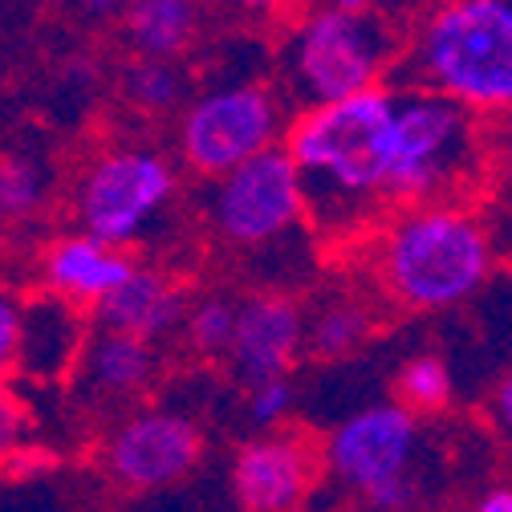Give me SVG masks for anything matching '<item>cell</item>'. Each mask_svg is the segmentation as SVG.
<instances>
[{
  "label": "cell",
  "instance_id": "1",
  "mask_svg": "<svg viewBox=\"0 0 512 512\" xmlns=\"http://www.w3.org/2000/svg\"><path fill=\"white\" fill-rule=\"evenodd\" d=\"M399 90L374 86L338 102L301 106L285 147L301 167L305 212L322 228H354L391 200Z\"/></svg>",
  "mask_w": 512,
  "mask_h": 512
},
{
  "label": "cell",
  "instance_id": "2",
  "mask_svg": "<svg viewBox=\"0 0 512 512\" xmlns=\"http://www.w3.org/2000/svg\"><path fill=\"white\" fill-rule=\"evenodd\" d=\"M391 82L439 90L484 118L512 114V0H439L419 13Z\"/></svg>",
  "mask_w": 512,
  "mask_h": 512
},
{
  "label": "cell",
  "instance_id": "3",
  "mask_svg": "<svg viewBox=\"0 0 512 512\" xmlns=\"http://www.w3.org/2000/svg\"><path fill=\"white\" fill-rule=\"evenodd\" d=\"M403 25L391 13H342L309 5L281 41V78L297 106L338 102L387 86L403 53Z\"/></svg>",
  "mask_w": 512,
  "mask_h": 512
},
{
  "label": "cell",
  "instance_id": "4",
  "mask_svg": "<svg viewBox=\"0 0 512 512\" xmlns=\"http://www.w3.org/2000/svg\"><path fill=\"white\" fill-rule=\"evenodd\" d=\"M395 155L391 200L395 204H447L468 191L484 171V131L472 106L423 86H395Z\"/></svg>",
  "mask_w": 512,
  "mask_h": 512
},
{
  "label": "cell",
  "instance_id": "5",
  "mask_svg": "<svg viewBox=\"0 0 512 512\" xmlns=\"http://www.w3.org/2000/svg\"><path fill=\"white\" fill-rule=\"evenodd\" d=\"M492 269V244L456 204H415L387 236L382 277L411 309H447L472 297Z\"/></svg>",
  "mask_w": 512,
  "mask_h": 512
},
{
  "label": "cell",
  "instance_id": "6",
  "mask_svg": "<svg viewBox=\"0 0 512 512\" xmlns=\"http://www.w3.org/2000/svg\"><path fill=\"white\" fill-rule=\"evenodd\" d=\"M281 126V102L269 86L224 82L187 102L179 118V155L191 171L220 179L252 155L277 147Z\"/></svg>",
  "mask_w": 512,
  "mask_h": 512
},
{
  "label": "cell",
  "instance_id": "7",
  "mask_svg": "<svg viewBox=\"0 0 512 512\" xmlns=\"http://www.w3.org/2000/svg\"><path fill=\"white\" fill-rule=\"evenodd\" d=\"M305 216V183L289 147H269L212 187V220L232 244H265Z\"/></svg>",
  "mask_w": 512,
  "mask_h": 512
},
{
  "label": "cell",
  "instance_id": "8",
  "mask_svg": "<svg viewBox=\"0 0 512 512\" xmlns=\"http://www.w3.org/2000/svg\"><path fill=\"white\" fill-rule=\"evenodd\" d=\"M175 175L155 151H110L78 183V216L86 232L126 244L171 200Z\"/></svg>",
  "mask_w": 512,
  "mask_h": 512
},
{
  "label": "cell",
  "instance_id": "9",
  "mask_svg": "<svg viewBox=\"0 0 512 512\" xmlns=\"http://www.w3.org/2000/svg\"><path fill=\"white\" fill-rule=\"evenodd\" d=\"M411 415L415 411H407L403 403H382V407H366L354 419H346L330 439L334 472L362 492L403 480V468L415 447Z\"/></svg>",
  "mask_w": 512,
  "mask_h": 512
},
{
  "label": "cell",
  "instance_id": "10",
  "mask_svg": "<svg viewBox=\"0 0 512 512\" xmlns=\"http://www.w3.org/2000/svg\"><path fill=\"white\" fill-rule=\"evenodd\" d=\"M200 447V431L183 415L151 411L110 439V472L131 488H163L196 468Z\"/></svg>",
  "mask_w": 512,
  "mask_h": 512
},
{
  "label": "cell",
  "instance_id": "11",
  "mask_svg": "<svg viewBox=\"0 0 512 512\" xmlns=\"http://www.w3.org/2000/svg\"><path fill=\"white\" fill-rule=\"evenodd\" d=\"M301 313L285 297H256L240 305L236 342L228 350L232 370L244 387H261L269 378H281L301 346Z\"/></svg>",
  "mask_w": 512,
  "mask_h": 512
},
{
  "label": "cell",
  "instance_id": "12",
  "mask_svg": "<svg viewBox=\"0 0 512 512\" xmlns=\"http://www.w3.org/2000/svg\"><path fill=\"white\" fill-rule=\"evenodd\" d=\"M232 492L244 512H297L309 492V460L289 439H256L240 447Z\"/></svg>",
  "mask_w": 512,
  "mask_h": 512
},
{
  "label": "cell",
  "instance_id": "13",
  "mask_svg": "<svg viewBox=\"0 0 512 512\" xmlns=\"http://www.w3.org/2000/svg\"><path fill=\"white\" fill-rule=\"evenodd\" d=\"M114 248L118 244H110V240H102L94 232L57 240L45 252V285L57 297L98 305L106 293H114L126 277L135 273V265Z\"/></svg>",
  "mask_w": 512,
  "mask_h": 512
},
{
  "label": "cell",
  "instance_id": "14",
  "mask_svg": "<svg viewBox=\"0 0 512 512\" xmlns=\"http://www.w3.org/2000/svg\"><path fill=\"white\" fill-rule=\"evenodd\" d=\"M98 326L102 330H122V334H139V338H159L171 326H179L183 313V297L155 273L135 269L114 293H106L98 305Z\"/></svg>",
  "mask_w": 512,
  "mask_h": 512
},
{
  "label": "cell",
  "instance_id": "15",
  "mask_svg": "<svg viewBox=\"0 0 512 512\" xmlns=\"http://www.w3.org/2000/svg\"><path fill=\"white\" fill-rule=\"evenodd\" d=\"M200 25H204L200 0H135V9L122 21V33L135 53L179 57L196 45Z\"/></svg>",
  "mask_w": 512,
  "mask_h": 512
},
{
  "label": "cell",
  "instance_id": "16",
  "mask_svg": "<svg viewBox=\"0 0 512 512\" xmlns=\"http://www.w3.org/2000/svg\"><path fill=\"white\" fill-rule=\"evenodd\" d=\"M86 366H90V387H98L106 395L135 391L139 382L151 374L147 338L122 334V330H102L86 350Z\"/></svg>",
  "mask_w": 512,
  "mask_h": 512
},
{
  "label": "cell",
  "instance_id": "17",
  "mask_svg": "<svg viewBox=\"0 0 512 512\" xmlns=\"http://www.w3.org/2000/svg\"><path fill=\"white\" fill-rule=\"evenodd\" d=\"M122 94L147 114H171L191 94V74L175 57H147L135 53V61L122 74Z\"/></svg>",
  "mask_w": 512,
  "mask_h": 512
},
{
  "label": "cell",
  "instance_id": "18",
  "mask_svg": "<svg viewBox=\"0 0 512 512\" xmlns=\"http://www.w3.org/2000/svg\"><path fill=\"white\" fill-rule=\"evenodd\" d=\"M78 342V330H74V317H70V305H45V309H25L21 317V342H17V354L29 370H57L66 362V354L74 350Z\"/></svg>",
  "mask_w": 512,
  "mask_h": 512
},
{
  "label": "cell",
  "instance_id": "19",
  "mask_svg": "<svg viewBox=\"0 0 512 512\" xmlns=\"http://www.w3.org/2000/svg\"><path fill=\"white\" fill-rule=\"evenodd\" d=\"M395 395L407 411H439L452 399V374L439 358H411L395 378Z\"/></svg>",
  "mask_w": 512,
  "mask_h": 512
},
{
  "label": "cell",
  "instance_id": "20",
  "mask_svg": "<svg viewBox=\"0 0 512 512\" xmlns=\"http://www.w3.org/2000/svg\"><path fill=\"white\" fill-rule=\"evenodd\" d=\"M236 322H240V305H232L228 297H204L187 313L191 346L200 354H228L236 342Z\"/></svg>",
  "mask_w": 512,
  "mask_h": 512
},
{
  "label": "cell",
  "instance_id": "21",
  "mask_svg": "<svg viewBox=\"0 0 512 512\" xmlns=\"http://www.w3.org/2000/svg\"><path fill=\"white\" fill-rule=\"evenodd\" d=\"M313 350L317 354H346L366 338V313L354 305H330L313 322Z\"/></svg>",
  "mask_w": 512,
  "mask_h": 512
},
{
  "label": "cell",
  "instance_id": "22",
  "mask_svg": "<svg viewBox=\"0 0 512 512\" xmlns=\"http://www.w3.org/2000/svg\"><path fill=\"white\" fill-rule=\"evenodd\" d=\"M41 191H45V187H41V171H37L29 159L13 155V159L5 163V191H0V200H5V212H9V216H21V212L37 208Z\"/></svg>",
  "mask_w": 512,
  "mask_h": 512
},
{
  "label": "cell",
  "instance_id": "23",
  "mask_svg": "<svg viewBox=\"0 0 512 512\" xmlns=\"http://www.w3.org/2000/svg\"><path fill=\"white\" fill-rule=\"evenodd\" d=\"M289 407H293V387H289L285 374L261 382V387H252V419L261 423V427H269L281 415H289Z\"/></svg>",
  "mask_w": 512,
  "mask_h": 512
},
{
  "label": "cell",
  "instance_id": "24",
  "mask_svg": "<svg viewBox=\"0 0 512 512\" xmlns=\"http://www.w3.org/2000/svg\"><path fill=\"white\" fill-rule=\"evenodd\" d=\"M135 9V0H78V13L90 25H110V21H126V13Z\"/></svg>",
  "mask_w": 512,
  "mask_h": 512
},
{
  "label": "cell",
  "instance_id": "25",
  "mask_svg": "<svg viewBox=\"0 0 512 512\" xmlns=\"http://www.w3.org/2000/svg\"><path fill=\"white\" fill-rule=\"evenodd\" d=\"M17 342H21V313L13 301L0 305V354L17 358Z\"/></svg>",
  "mask_w": 512,
  "mask_h": 512
},
{
  "label": "cell",
  "instance_id": "26",
  "mask_svg": "<svg viewBox=\"0 0 512 512\" xmlns=\"http://www.w3.org/2000/svg\"><path fill=\"white\" fill-rule=\"evenodd\" d=\"M224 5L244 13V17H281L297 5V0H224Z\"/></svg>",
  "mask_w": 512,
  "mask_h": 512
},
{
  "label": "cell",
  "instance_id": "27",
  "mask_svg": "<svg viewBox=\"0 0 512 512\" xmlns=\"http://www.w3.org/2000/svg\"><path fill=\"white\" fill-rule=\"evenodd\" d=\"M431 5H439V0H382V13H391L403 29H411V21H415L419 13H427Z\"/></svg>",
  "mask_w": 512,
  "mask_h": 512
},
{
  "label": "cell",
  "instance_id": "28",
  "mask_svg": "<svg viewBox=\"0 0 512 512\" xmlns=\"http://www.w3.org/2000/svg\"><path fill=\"white\" fill-rule=\"evenodd\" d=\"M370 496V504H378V508H399L403 500H407V484L403 480H391V484H382V488H374V492H366Z\"/></svg>",
  "mask_w": 512,
  "mask_h": 512
},
{
  "label": "cell",
  "instance_id": "29",
  "mask_svg": "<svg viewBox=\"0 0 512 512\" xmlns=\"http://www.w3.org/2000/svg\"><path fill=\"white\" fill-rule=\"evenodd\" d=\"M496 415H500L504 431L512 435V370L504 374V382H500V387H496Z\"/></svg>",
  "mask_w": 512,
  "mask_h": 512
},
{
  "label": "cell",
  "instance_id": "30",
  "mask_svg": "<svg viewBox=\"0 0 512 512\" xmlns=\"http://www.w3.org/2000/svg\"><path fill=\"white\" fill-rule=\"evenodd\" d=\"M313 5L342 9V13H378V9H382V0H313Z\"/></svg>",
  "mask_w": 512,
  "mask_h": 512
},
{
  "label": "cell",
  "instance_id": "31",
  "mask_svg": "<svg viewBox=\"0 0 512 512\" xmlns=\"http://www.w3.org/2000/svg\"><path fill=\"white\" fill-rule=\"evenodd\" d=\"M496 155H500V175H504V183L512 187V114H508V126H504V135H500Z\"/></svg>",
  "mask_w": 512,
  "mask_h": 512
},
{
  "label": "cell",
  "instance_id": "32",
  "mask_svg": "<svg viewBox=\"0 0 512 512\" xmlns=\"http://www.w3.org/2000/svg\"><path fill=\"white\" fill-rule=\"evenodd\" d=\"M476 512H512V492H508V488L488 492V496L476 504Z\"/></svg>",
  "mask_w": 512,
  "mask_h": 512
}]
</instances>
